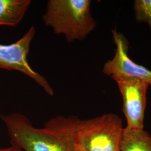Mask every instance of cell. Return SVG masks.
Returning <instances> with one entry per match:
<instances>
[{"mask_svg": "<svg viewBox=\"0 0 151 151\" xmlns=\"http://www.w3.org/2000/svg\"><path fill=\"white\" fill-rule=\"evenodd\" d=\"M31 3V0H0V26L16 27Z\"/></svg>", "mask_w": 151, "mask_h": 151, "instance_id": "52a82bcc", "label": "cell"}, {"mask_svg": "<svg viewBox=\"0 0 151 151\" xmlns=\"http://www.w3.org/2000/svg\"><path fill=\"white\" fill-rule=\"evenodd\" d=\"M117 83L123 97V111L127 121V127L143 129L149 84L140 80L119 81Z\"/></svg>", "mask_w": 151, "mask_h": 151, "instance_id": "8992f818", "label": "cell"}, {"mask_svg": "<svg viewBox=\"0 0 151 151\" xmlns=\"http://www.w3.org/2000/svg\"><path fill=\"white\" fill-rule=\"evenodd\" d=\"M35 32V27L32 26L16 42L9 45L0 44V70L22 72L35 81L48 95L53 96L54 90L48 80L34 70L28 62L27 55Z\"/></svg>", "mask_w": 151, "mask_h": 151, "instance_id": "277c9868", "label": "cell"}, {"mask_svg": "<svg viewBox=\"0 0 151 151\" xmlns=\"http://www.w3.org/2000/svg\"><path fill=\"white\" fill-rule=\"evenodd\" d=\"M133 9L138 22H145L151 29V0H135Z\"/></svg>", "mask_w": 151, "mask_h": 151, "instance_id": "9c48e42d", "label": "cell"}, {"mask_svg": "<svg viewBox=\"0 0 151 151\" xmlns=\"http://www.w3.org/2000/svg\"><path fill=\"white\" fill-rule=\"evenodd\" d=\"M91 2L90 0H49L43 22L55 34L63 35L69 43L83 40L97 26L90 12Z\"/></svg>", "mask_w": 151, "mask_h": 151, "instance_id": "7a4b0ae2", "label": "cell"}, {"mask_svg": "<svg viewBox=\"0 0 151 151\" xmlns=\"http://www.w3.org/2000/svg\"><path fill=\"white\" fill-rule=\"evenodd\" d=\"M0 151H23L21 148L18 147L11 145V147L5 148H0Z\"/></svg>", "mask_w": 151, "mask_h": 151, "instance_id": "30bf717a", "label": "cell"}, {"mask_svg": "<svg viewBox=\"0 0 151 151\" xmlns=\"http://www.w3.org/2000/svg\"><path fill=\"white\" fill-rule=\"evenodd\" d=\"M10 138L11 145L23 151H72L75 143L78 117L58 115L49 120L43 128H37L25 115H0Z\"/></svg>", "mask_w": 151, "mask_h": 151, "instance_id": "6da1fadb", "label": "cell"}, {"mask_svg": "<svg viewBox=\"0 0 151 151\" xmlns=\"http://www.w3.org/2000/svg\"><path fill=\"white\" fill-rule=\"evenodd\" d=\"M123 129L122 119L115 114L86 120L78 118L75 140L87 151H120Z\"/></svg>", "mask_w": 151, "mask_h": 151, "instance_id": "3957f363", "label": "cell"}, {"mask_svg": "<svg viewBox=\"0 0 151 151\" xmlns=\"http://www.w3.org/2000/svg\"><path fill=\"white\" fill-rule=\"evenodd\" d=\"M120 151H151V136L143 129H123Z\"/></svg>", "mask_w": 151, "mask_h": 151, "instance_id": "ba28073f", "label": "cell"}, {"mask_svg": "<svg viewBox=\"0 0 151 151\" xmlns=\"http://www.w3.org/2000/svg\"><path fill=\"white\" fill-rule=\"evenodd\" d=\"M115 54L112 60H108L103 67V73L114 80L119 81L140 80L151 86V70L138 65L128 56L129 42L124 35L115 29L112 30Z\"/></svg>", "mask_w": 151, "mask_h": 151, "instance_id": "5b68a950", "label": "cell"}, {"mask_svg": "<svg viewBox=\"0 0 151 151\" xmlns=\"http://www.w3.org/2000/svg\"><path fill=\"white\" fill-rule=\"evenodd\" d=\"M72 151H87L82 146H81L80 145L75 143V145L73 146V147L72 148Z\"/></svg>", "mask_w": 151, "mask_h": 151, "instance_id": "8fae6325", "label": "cell"}]
</instances>
